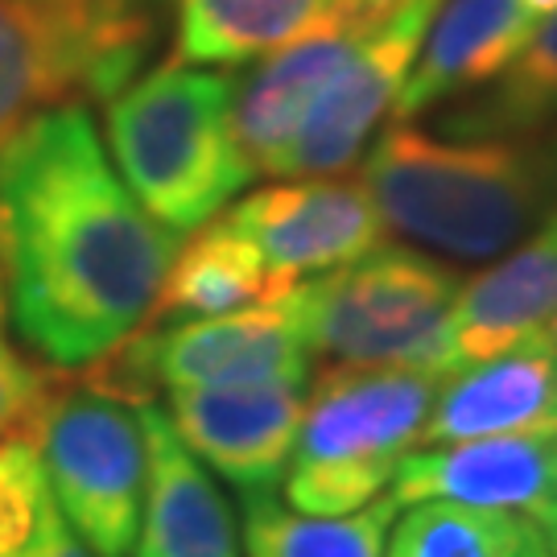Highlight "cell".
I'll use <instances>...</instances> for the list:
<instances>
[{"mask_svg":"<svg viewBox=\"0 0 557 557\" xmlns=\"http://www.w3.org/2000/svg\"><path fill=\"white\" fill-rule=\"evenodd\" d=\"M306 384H199L170 388V425L207 471L227 479L239 496H273L298 438Z\"/></svg>","mask_w":557,"mask_h":557,"instance_id":"8fae6325","label":"cell"},{"mask_svg":"<svg viewBox=\"0 0 557 557\" xmlns=\"http://www.w3.org/2000/svg\"><path fill=\"white\" fill-rule=\"evenodd\" d=\"M520 4H524V9H529L537 21L554 17V13H557V0H520Z\"/></svg>","mask_w":557,"mask_h":557,"instance_id":"83f0119b","label":"cell"},{"mask_svg":"<svg viewBox=\"0 0 557 557\" xmlns=\"http://www.w3.org/2000/svg\"><path fill=\"white\" fill-rule=\"evenodd\" d=\"M557 120V13L545 17L517 59L496 75V87L446 116L450 133L471 137H520Z\"/></svg>","mask_w":557,"mask_h":557,"instance_id":"7402d4cb","label":"cell"},{"mask_svg":"<svg viewBox=\"0 0 557 557\" xmlns=\"http://www.w3.org/2000/svg\"><path fill=\"white\" fill-rule=\"evenodd\" d=\"M220 220L257 252L277 294L388 244V227L363 182L338 174L264 186L220 211Z\"/></svg>","mask_w":557,"mask_h":557,"instance_id":"9c48e42d","label":"cell"},{"mask_svg":"<svg viewBox=\"0 0 557 557\" xmlns=\"http://www.w3.org/2000/svg\"><path fill=\"white\" fill-rule=\"evenodd\" d=\"M442 376L421 368H351L322 372L306 393L285 499L310 517H347L388 492L397 462L418 446Z\"/></svg>","mask_w":557,"mask_h":557,"instance_id":"277c9868","label":"cell"},{"mask_svg":"<svg viewBox=\"0 0 557 557\" xmlns=\"http://www.w3.org/2000/svg\"><path fill=\"white\" fill-rule=\"evenodd\" d=\"M62 100L71 96L38 21L17 0H0V145L34 112Z\"/></svg>","mask_w":557,"mask_h":557,"instance_id":"603a6c76","label":"cell"},{"mask_svg":"<svg viewBox=\"0 0 557 557\" xmlns=\"http://www.w3.org/2000/svg\"><path fill=\"white\" fill-rule=\"evenodd\" d=\"M137 413L145 430L137 557H239V529L220 483L182 446L161 405L145 400Z\"/></svg>","mask_w":557,"mask_h":557,"instance_id":"5bb4252c","label":"cell"},{"mask_svg":"<svg viewBox=\"0 0 557 557\" xmlns=\"http://www.w3.org/2000/svg\"><path fill=\"white\" fill-rule=\"evenodd\" d=\"M537 25L520 0H442L393 116L413 120L467 87L492 83L524 50Z\"/></svg>","mask_w":557,"mask_h":557,"instance_id":"e0dca14e","label":"cell"},{"mask_svg":"<svg viewBox=\"0 0 557 557\" xmlns=\"http://www.w3.org/2000/svg\"><path fill=\"white\" fill-rule=\"evenodd\" d=\"M384 557H549V541L524 512L425 499L405 512Z\"/></svg>","mask_w":557,"mask_h":557,"instance_id":"44dd1931","label":"cell"},{"mask_svg":"<svg viewBox=\"0 0 557 557\" xmlns=\"http://www.w3.org/2000/svg\"><path fill=\"white\" fill-rule=\"evenodd\" d=\"M397 4L400 0H331L298 38L269 50L257 71L239 83L232 100V128L252 178L273 170L277 153L298 133L326 83Z\"/></svg>","mask_w":557,"mask_h":557,"instance_id":"30bf717a","label":"cell"},{"mask_svg":"<svg viewBox=\"0 0 557 557\" xmlns=\"http://www.w3.org/2000/svg\"><path fill=\"white\" fill-rule=\"evenodd\" d=\"M359 182L388 232L458 260L504 257L557 207V140H442L397 120Z\"/></svg>","mask_w":557,"mask_h":557,"instance_id":"7a4b0ae2","label":"cell"},{"mask_svg":"<svg viewBox=\"0 0 557 557\" xmlns=\"http://www.w3.org/2000/svg\"><path fill=\"white\" fill-rule=\"evenodd\" d=\"M29 442L41 458L50 499L100 557L137 545L145 499V430L128 400L83 384L41 400Z\"/></svg>","mask_w":557,"mask_h":557,"instance_id":"8992f818","label":"cell"},{"mask_svg":"<svg viewBox=\"0 0 557 557\" xmlns=\"http://www.w3.org/2000/svg\"><path fill=\"white\" fill-rule=\"evenodd\" d=\"M178 232L120 182L83 100L41 108L0 145V294L21 343L87 368L153 319Z\"/></svg>","mask_w":557,"mask_h":557,"instance_id":"6da1fadb","label":"cell"},{"mask_svg":"<svg viewBox=\"0 0 557 557\" xmlns=\"http://www.w3.org/2000/svg\"><path fill=\"white\" fill-rule=\"evenodd\" d=\"M438 9L442 0H400L326 83L298 133L277 153L269 178H331L351 170L376 124L393 112Z\"/></svg>","mask_w":557,"mask_h":557,"instance_id":"ba28073f","label":"cell"},{"mask_svg":"<svg viewBox=\"0 0 557 557\" xmlns=\"http://www.w3.org/2000/svg\"><path fill=\"white\" fill-rule=\"evenodd\" d=\"M54 393L50 372L29 363L17 347L0 338V442L21 438L34 430L41 400Z\"/></svg>","mask_w":557,"mask_h":557,"instance_id":"d4e9b609","label":"cell"},{"mask_svg":"<svg viewBox=\"0 0 557 557\" xmlns=\"http://www.w3.org/2000/svg\"><path fill=\"white\" fill-rule=\"evenodd\" d=\"M388 496L397 508L446 499V504H471V508L529 512L537 520L557 508L554 438L512 434V438L442 442L438 450L400 458Z\"/></svg>","mask_w":557,"mask_h":557,"instance_id":"4fadbf2b","label":"cell"},{"mask_svg":"<svg viewBox=\"0 0 557 557\" xmlns=\"http://www.w3.org/2000/svg\"><path fill=\"white\" fill-rule=\"evenodd\" d=\"M236 83L215 66L165 62L108 100V153L133 199L170 232L215 220L252 182L232 128Z\"/></svg>","mask_w":557,"mask_h":557,"instance_id":"3957f363","label":"cell"},{"mask_svg":"<svg viewBox=\"0 0 557 557\" xmlns=\"http://www.w3.org/2000/svg\"><path fill=\"white\" fill-rule=\"evenodd\" d=\"M462 277L442 260L380 244L368 257L285 289L310 356L351 368H421L438 376L446 314Z\"/></svg>","mask_w":557,"mask_h":557,"instance_id":"5b68a950","label":"cell"},{"mask_svg":"<svg viewBox=\"0 0 557 557\" xmlns=\"http://www.w3.org/2000/svg\"><path fill=\"white\" fill-rule=\"evenodd\" d=\"M96 363L103 368L91 388L128 405H145L153 388L260 384V380L310 384L314 356L281 294L220 319H182L145 335H128Z\"/></svg>","mask_w":557,"mask_h":557,"instance_id":"52a82bcc","label":"cell"},{"mask_svg":"<svg viewBox=\"0 0 557 557\" xmlns=\"http://www.w3.org/2000/svg\"><path fill=\"white\" fill-rule=\"evenodd\" d=\"M273 298L281 294L273 289L260 257L215 215L195 227V236L186 244H178L170 273L161 281L153 319H220V314Z\"/></svg>","mask_w":557,"mask_h":557,"instance_id":"ac0fdd59","label":"cell"},{"mask_svg":"<svg viewBox=\"0 0 557 557\" xmlns=\"http://www.w3.org/2000/svg\"><path fill=\"white\" fill-rule=\"evenodd\" d=\"M0 326H4V294H0Z\"/></svg>","mask_w":557,"mask_h":557,"instance_id":"f546056e","label":"cell"},{"mask_svg":"<svg viewBox=\"0 0 557 557\" xmlns=\"http://www.w3.org/2000/svg\"><path fill=\"white\" fill-rule=\"evenodd\" d=\"M557 314V207L508 257L458 289L446 314L438 376H455L537 338Z\"/></svg>","mask_w":557,"mask_h":557,"instance_id":"7c38bea8","label":"cell"},{"mask_svg":"<svg viewBox=\"0 0 557 557\" xmlns=\"http://www.w3.org/2000/svg\"><path fill=\"white\" fill-rule=\"evenodd\" d=\"M397 504L384 492L347 517H310L277 496H244L248 557H384Z\"/></svg>","mask_w":557,"mask_h":557,"instance_id":"ffe728a7","label":"cell"},{"mask_svg":"<svg viewBox=\"0 0 557 557\" xmlns=\"http://www.w3.org/2000/svg\"><path fill=\"white\" fill-rule=\"evenodd\" d=\"M331 0H174L178 50L190 66H239L298 38Z\"/></svg>","mask_w":557,"mask_h":557,"instance_id":"d6986e66","label":"cell"},{"mask_svg":"<svg viewBox=\"0 0 557 557\" xmlns=\"http://www.w3.org/2000/svg\"><path fill=\"white\" fill-rule=\"evenodd\" d=\"M17 557H96L87 549V541L66 524L59 508H54V499L41 508V520L38 529H34V537L25 541V549Z\"/></svg>","mask_w":557,"mask_h":557,"instance_id":"484cf974","label":"cell"},{"mask_svg":"<svg viewBox=\"0 0 557 557\" xmlns=\"http://www.w3.org/2000/svg\"><path fill=\"white\" fill-rule=\"evenodd\" d=\"M541 533H545V541H549V557H557V508H549L545 517H537Z\"/></svg>","mask_w":557,"mask_h":557,"instance_id":"4316f807","label":"cell"},{"mask_svg":"<svg viewBox=\"0 0 557 557\" xmlns=\"http://www.w3.org/2000/svg\"><path fill=\"white\" fill-rule=\"evenodd\" d=\"M46 504L50 483L29 434L0 442V557H17L25 549Z\"/></svg>","mask_w":557,"mask_h":557,"instance_id":"cb8c5ba5","label":"cell"},{"mask_svg":"<svg viewBox=\"0 0 557 557\" xmlns=\"http://www.w3.org/2000/svg\"><path fill=\"white\" fill-rule=\"evenodd\" d=\"M554 450H557V430H554Z\"/></svg>","mask_w":557,"mask_h":557,"instance_id":"4dcf8cb0","label":"cell"},{"mask_svg":"<svg viewBox=\"0 0 557 557\" xmlns=\"http://www.w3.org/2000/svg\"><path fill=\"white\" fill-rule=\"evenodd\" d=\"M537 338L545 343V347H554V351H557V314H554V322H549V326H545Z\"/></svg>","mask_w":557,"mask_h":557,"instance_id":"f1b7e54d","label":"cell"},{"mask_svg":"<svg viewBox=\"0 0 557 557\" xmlns=\"http://www.w3.org/2000/svg\"><path fill=\"white\" fill-rule=\"evenodd\" d=\"M46 34L71 100H112L161 38L165 0H17Z\"/></svg>","mask_w":557,"mask_h":557,"instance_id":"2e32d148","label":"cell"},{"mask_svg":"<svg viewBox=\"0 0 557 557\" xmlns=\"http://www.w3.org/2000/svg\"><path fill=\"white\" fill-rule=\"evenodd\" d=\"M557 430V351L529 338L504 356L442 380L418 446L471 438H512Z\"/></svg>","mask_w":557,"mask_h":557,"instance_id":"9a60e30c","label":"cell"}]
</instances>
